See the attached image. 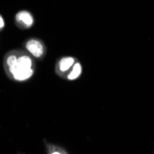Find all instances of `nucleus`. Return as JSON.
I'll return each instance as SVG.
<instances>
[{"instance_id": "f257e3e1", "label": "nucleus", "mask_w": 154, "mask_h": 154, "mask_svg": "<svg viewBox=\"0 0 154 154\" xmlns=\"http://www.w3.org/2000/svg\"><path fill=\"white\" fill-rule=\"evenodd\" d=\"M7 64L12 77L17 80H26L32 76V61L27 55H21L20 57L10 55L7 59Z\"/></svg>"}, {"instance_id": "f03ea898", "label": "nucleus", "mask_w": 154, "mask_h": 154, "mask_svg": "<svg viewBox=\"0 0 154 154\" xmlns=\"http://www.w3.org/2000/svg\"><path fill=\"white\" fill-rule=\"evenodd\" d=\"M27 50L35 57H40L44 54V46L37 40H30L26 45Z\"/></svg>"}, {"instance_id": "7ed1b4c3", "label": "nucleus", "mask_w": 154, "mask_h": 154, "mask_svg": "<svg viewBox=\"0 0 154 154\" xmlns=\"http://www.w3.org/2000/svg\"><path fill=\"white\" fill-rule=\"evenodd\" d=\"M17 20H18V21L22 22L25 26H28V27L32 26V24L33 22V19H32V15L27 11L19 12L17 14Z\"/></svg>"}, {"instance_id": "20e7f679", "label": "nucleus", "mask_w": 154, "mask_h": 154, "mask_svg": "<svg viewBox=\"0 0 154 154\" xmlns=\"http://www.w3.org/2000/svg\"><path fill=\"white\" fill-rule=\"evenodd\" d=\"M74 62L75 60L72 57H64L59 62V69L62 72H65L73 66Z\"/></svg>"}, {"instance_id": "39448f33", "label": "nucleus", "mask_w": 154, "mask_h": 154, "mask_svg": "<svg viewBox=\"0 0 154 154\" xmlns=\"http://www.w3.org/2000/svg\"><path fill=\"white\" fill-rule=\"evenodd\" d=\"M81 70H82V67H81V65L79 63H76L73 66V69L72 71L70 72V74L68 75V79H76L80 74H81Z\"/></svg>"}, {"instance_id": "423d86ee", "label": "nucleus", "mask_w": 154, "mask_h": 154, "mask_svg": "<svg viewBox=\"0 0 154 154\" xmlns=\"http://www.w3.org/2000/svg\"><path fill=\"white\" fill-rule=\"evenodd\" d=\"M4 27V20H3V18L0 16V29H2Z\"/></svg>"}]
</instances>
